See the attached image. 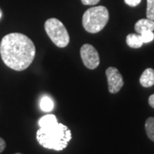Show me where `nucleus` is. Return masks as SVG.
<instances>
[{
  "instance_id": "1",
  "label": "nucleus",
  "mask_w": 154,
  "mask_h": 154,
  "mask_svg": "<svg viewBox=\"0 0 154 154\" xmlns=\"http://www.w3.org/2000/svg\"><path fill=\"white\" fill-rule=\"evenodd\" d=\"M36 54L33 42L27 35L11 33L2 38L0 55L6 66L17 71L28 69L33 63Z\"/></svg>"
},
{
  "instance_id": "2",
  "label": "nucleus",
  "mask_w": 154,
  "mask_h": 154,
  "mask_svg": "<svg viewBox=\"0 0 154 154\" xmlns=\"http://www.w3.org/2000/svg\"><path fill=\"white\" fill-rule=\"evenodd\" d=\"M37 140L43 147L62 151L65 149L71 140V131L68 127L58 122L55 115L48 114L38 120Z\"/></svg>"
},
{
  "instance_id": "3",
  "label": "nucleus",
  "mask_w": 154,
  "mask_h": 154,
  "mask_svg": "<svg viewBox=\"0 0 154 154\" xmlns=\"http://www.w3.org/2000/svg\"><path fill=\"white\" fill-rule=\"evenodd\" d=\"M109 21V11L105 6L92 7L85 11L82 17L84 29L91 33H97L104 29Z\"/></svg>"
},
{
  "instance_id": "4",
  "label": "nucleus",
  "mask_w": 154,
  "mask_h": 154,
  "mask_svg": "<svg viewBox=\"0 0 154 154\" xmlns=\"http://www.w3.org/2000/svg\"><path fill=\"white\" fill-rule=\"evenodd\" d=\"M45 30L51 40L60 48H64L69 43V35L66 28L58 19L50 18L45 22Z\"/></svg>"
},
{
  "instance_id": "5",
  "label": "nucleus",
  "mask_w": 154,
  "mask_h": 154,
  "mask_svg": "<svg viewBox=\"0 0 154 154\" xmlns=\"http://www.w3.org/2000/svg\"><path fill=\"white\" fill-rule=\"evenodd\" d=\"M81 57L83 64L89 69H95L99 65L100 58L99 53L92 45H83L81 48Z\"/></svg>"
},
{
  "instance_id": "6",
  "label": "nucleus",
  "mask_w": 154,
  "mask_h": 154,
  "mask_svg": "<svg viewBox=\"0 0 154 154\" xmlns=\"http://www.w3.org/2000/svg\"><path fill=\"white\" fill-rule=\"evenodd\" d=\"M108 82V88L110 94H117L123 87V79L121 73L115 67H109L105 70Z\"/></svg>"
},
{
  "instance_id": "7",
  "label": "nucleus",
  "mask_w": 154,
  "mask_h": 154,
  "mask_svg": "<svg viewBox=\"0 0 154 154\" xmlns=\"http://www.w3.org/2000/svg\"><path fill=\"white\" fill-rule=\"evenodd\" d=\"M134 29L136 33L140 34V33L146 32V31H154V21L151 19H140L139 20L135 25H134Z\"/></svg>"
},
{
  "instance_id": "8",
  "label": "nucleus",
  "mask_w": 154,
  "mask_h": 154,
  "mask_svg": "<svg viewBox=\"0 0 154 154\" xmlns=\"http://www.w3.org/2000/svg\"><path fill=\"white\" fill-rule=\"evenodd\" d=\"M140 83L144 88H150L154 85V69H146L140 77Z\"/></svg>"
},
{
  "instance_id": "9",
  "label": "nucleus",
  "mask_w": 154,
  "mask_h": 154,
  "mask_svg": "<svg viewBox=\"0 0 154 154\" xmlns=\"http://www.w3.org/2000/svg\"><path fill=\"white\" fill-rule=\"evenodd\" d=\"M126 43L127 45L134 49H138L140 48L144 44L140 34L139 33H129L126 38Z\"/></svg>"
},
{
  "instance_id": "10",
  "label": "nucleus",
  "mask_w": 154,
  "mask_h": 154,
  "mask_svg": "<svg viewBox=\"0 0 154 154\" xmlns=\"http://www.w3.org/2000/svg\"><path fill=\"white\" fill-rule=\"evenodd\" d=\"M39 106H40V109L43 111L48 112V111L52 110L53 107H54V104H53V101L51 98L47 97V96H45L40 100Z\"/></svg>"
},
{
  "instance_id": "11",
  "label": "nucleus",
  "mask_w": 154,
  "mask_h": 154,
  "mask_svg": "<svg viewBox=\"0 0 154 154\" xmlns=\"http://www.w3.org/2000/svg\"><path fill=\"white\" fill-rule=\"evenodd\" d=\"M145 128L149 139L154 141V117H149L146 119Z\"/></svg>"
},
{
  "instance_id": "12",
  "label": "nucleus",
  "mask_w": 154,
  "mask_h": 154,
  "mask_svg": "<svg viewBox=\"0 0 154 154\" xmlns=\"http://www.w3.org/2000/svg\"><path fill=\"white\" fill-rule=\"evenodd\" d=\"M146 17L148 19L154 21V0H147Z\"/></svg>"
},
{
  "instance_id": "13",
  "label": "nucleus",
  "mask_w": 154,
  "mask_h": 154,
  "mask_svg": "<svg viewBox=\"0 0 154 154\" xmlns=\"http://www.w3.org/2000/svg\"><path fill=\"white\" fill-rule=\"evenodd\" d=\"M140 37L143 43H149L154 39V33L152 31H146V32L140 33Z\"/></svg>"
},
{
  "instance_id": "14",
  "label": "nucleus",
  "mask_w": 154,
  "mask_h": 154,
  "mask_svg": "<svg viewBox=\"0 0 154 154\" xmlns=\"http://www.w3.org/2000/svg\"><path fill=\"white\" fill-rule=\"evenodd\" d=\"M125 4L128 5L130 7H136L140 5V3L141 2V0H124Z\"/></svg>"
},
{
  "instance_id": "15",
  "label": "nucleus",
  "mask_w": 154,
  "mask_h": 154,
  "mask_svg": "<svg viewBox=\"0 0 154 154\" xmlns=\"http://www.w3.org/2000/svg\"><path fill=\"white\" fill-rule=\"evenodd\" d=\"M84 5H95L100 0H81Z\"/></svg>"
},
{
  "instance_id": "16",
  "label": "nucleus",
  "mask_w": 154,
  "mask_h": 154,
  "mask_svg": "<svg viewBox=\"0 0 154 154\" xmlns=\"http://www.w3.org/2000/svg\"><path fill=\"white\" fill-rule=\"evenodd\" d=\"M5 147H6V143H5V140L0 137V153L4 152V150L5 149Z\"/></svg>"
},
{
  "instance_id": "17",
  "label": "nucleus",
  "mask_w": 154,
  "mask_h": 154,
  "mask_svg": "<svg viewBox=\"0 0 154 154\" xmlns=\"http://www.w3.org/2000/svg\"><path fill=\"white\" fill-rule=\"evenodd\" d=\"M148 103H149V105H151V107L154 108V94L151 95V96L149 97Z\"/></svg>"
},
{
  "instance_id": "18",
  "label": "nucleus",
  "mask_w": 154,
  "mask_h": 154,
  "mask_svg": "<svg viewBox=\"0 0 154 154\" xmlns=\"http://www.w3.org/2000/svg\"><path fill=\"white\" fill-rule=\"evenodd\" d=\"M1 17H2V14H1V12H0V18H1Z\"/></svg>"
},
{
  "instance_id": "19",
  "label": "nucleus",
  "mask_w": 154,
  "mask_h": 154,
  "mask_svg": "<svg viewBox=\"0 0 154 154\" xmlns=\"http://www.w3.org/2000/svg\"><path fill=\"white\" fill-rule=\"evenodd\" d=\"M15 154H22V153H15Z\"/></svg>"
}]
</instances>
